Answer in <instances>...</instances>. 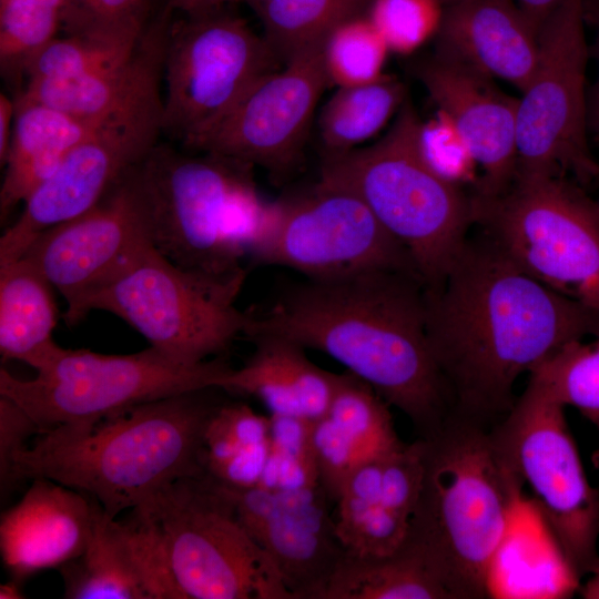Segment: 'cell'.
<instances>
[{
    "label": "cell",
    "instance_id": "6da1fadb",
    "mask_svg": "<svg viewBox=\"0 0 599 599\" xmlns=\"http://www.w3.org/2000/svg\"><path fill=\"white\" fill-rule=\"evenodd\" d=\"M425 315L451 413L489 428L514 406L524 373L571 342L599 336V311L536 281L481 233L425 288Z\"/></svg>",
    "mask_w": 599,
    "mask_h": 599
},
{
    "label": "cell",
    "instance_id": "7a4b0ae2",
    "mask_svg": "<svg viewBox=\"0 0 599 599\" xmlns=\"http://www.w3.org/2000/svg\"><path fill=\"white\" fill-rule=\"evenodd\" d=\"M257 335L331 356L400 410L416 438L437 430L451 413L427 337L425 285L416 274L383 270L306 278L265 311H253L245 336Z\"/></svg>",
    "mask_w": 599,
    "mask_h": 599
},
{
    "label": "cell",
    "instance_id": "3957f363",
    "mask_svg": "<svg viewBox=\"0 0 599 599\" xmlns=\"http://www.w3.org/2000/svg\"><path fill=\"white\" fill-rule=\"evenodd\" d=\"M224 392L195 389L51 428L16 456L17 484L52 479L118 517L172 481L207 475L204 437Z\"/></svg>",
    "mask_w": 599,
    "mask_h": 599
},
{
    "label": "cell",
    "instance_id": "277c9868",
    "mask_svg": "<svg viewBox=\"0 0 599 599\" xmlns=\"http://www.w3.org/2000/svg\"><path fill=\"white\" fill-rule=\"evenodd\" d=\"M420 445L423 483L404 541L420 550L459 599H486L519 491L490 428L454 413Z\"/></svg>",
    "mask_w": 599,
    "mask_h": 599
},
{
    "label": "cell",
    "instance_id": "5b68a950",
    "mask_svg": "<svg viewBox=\"0 0 599 599\" xmlns=\"http://www.w3.org/2000/svg\"><path fill=\"white\" fill-rule=\"evenodd\" d=\"M156 144L132 169L152 245L174 264L226 276L242 261L263 220L253 166L221 155Z\"/></svg>",
    "mask_w": 599,
    "mask_h": 599
},
{
    "label": "cell",
    "instance_id": "8992f818",
    "mask_svg": "<svg viewBox=\"0 0 599 599\" xmlns=\"http://www.w3.org/2000/svg\"><path fill=\"white\" fill-rule=\"evenodd\" d=\"M405 100L389 130L367 146L323 156L319 181L355 194L409 253L425 288L437 286L474 226L471 194L440 176Z\"/></svg>",
    "mask_w": 599,
    "mask_h": 599
},
{
    "label": "cell",
    "instance_id": "52a82bcc",
    "mask_svg": "<svg viewBox=\"0 0 599 599\" xmlns=\"http://www.w3.org/2000/svg\"><path fill=\"white\" fill-rule=\"evenodd\" d=\"M566 407L530 380L490 428L497 455L550 535L569 581L578 588L599 560V489L591 485Z\"/></svg>",
    "mask_w": 599,
    "mask_h": 599
},
{
    "label": "cell",
    "instance_id": "ba28073f",
    "mask_svg": "<svg viewBox=\"0 0 599 599\" xmlns=\"http://www.w3.org/2000/svg\"><path fill=\"white\" fill-rule=\"evenodd\" d=\"M473 221L522 272L599 311V200L571 179L516 175L493 196L471 195Z\"/></svg>",
    "mask_w": 599,
    "mask_h": 599
},
{
    "label": "cell",
    "instance_id": "9c48e42d",
    "mask_svg": "<svg viewBox=\"0 0 599 599\" xmlns=\"http://www.w3.org/2000/svg\"><path fill=\"white\" fill-rule=\"evenodd\" d=\"M246 270L215 276L181 267L153 245L88 303L131 325L150 346L187 366L223 357L253 321L236 306Z\"/></svg>",
    "mask_w": 599,
    "mask_h": 599
},
{
    "label": "cell",
    "instance_id": "30bf717a",
    "mask_svg": "<svg viewBox=\"0 0 599 599\" xmlns=\"http://www.w3.org/2000/svg\"><path fill=\"white\" fill-rule=\"evenodd\" d=\"M140 506L161 529L184 599H293L226 487L211 476L172 481Z\"/></svg>",
    "mask_w": 599,
    "mask_h": 599
},
{
    "label": "cell",
    "instance_id": "8fae6325",
    "mask_svg": "<svg viewBox=\"0 0 599 599\" xmlns=\"http://www.w3.org/2000/svg\"><path fill=\"white\" fill-rule=\"evenodd\" d=\"M231 369L224 357L187 366L151 346L125 355L59 346L32 379H20L1 366L0 395L23 408L44 433L60 425L94 422L139 404L219 387Z\"/></svg>",
    "mask_w": 599,
    "mask_h": 599
},
{
    "label": "cell",
    "instance_id": "7c38bea8",
    "mask_svg": "<svg viewBox=\"0 0 599 599\" xmlns=\"http://www.w3.org/2000/svg\"><path fill=\"white\" fill-rule=\"evenodd\" d=\"M585 21V0H564L539 30L537 64L518 99L516 175L599 183L588 141Z\"/></svg>",
    "mask_w": 599,
    "mask_h": 599
},
{
    "label": "cell",
    "instance_id": "4fadbf2b",
    "mask_svg": "<svg viewBox=\"0 0 599 599\" xmlns=\"http://www.w3.org/2000/svg\"><path fill=\"white\" fill-rule=\"evenodd\" d=\"M248 257L255 264L292 268L307 280L383 270L418 276L407 250L364 202L321 181L267 204Z\"/></svg>",
    "mask_w": 599,
    "mask_h": 599
},
{
    "label": "cell",
    "instance_id": "5bb4252c",
    "mask_svg": "<svg viewBox=\"0 0 599 599\" xmlns=\"http://www.w3.org/2000/svg\"><path fill=\"white\" fill-rule=\"evenodd\" d=\"M281 65L263 35L225 7L171 20L163 65L162 132L187 146Z\"/></svg>",
    "mask_w": 599,
    "mask_h": 599
},
{
    "label": "cell",
    "instance_id": "9a60e30c",
    "mask_svg": "<svg viewBox=\"0 0 599 599\" xmlns=\"http://www.w3.org/2000/svg\"><path fill=\"white\" fill-rule=\"evenodd\" d=\"M151 245L131 169L93 209L38 234L19 258L64 298L63 318L73 326L88 315L89 301Z\"/></svg>",
    "mask_w": 599,
    "mask_h": 599
},
{
    "label": "cell",
    "instance_id": "2e32d148",
    "mask_svg": "<svg viewBox=\"0 0 599 599\" xmlns=\"http://www.w3.org/2000/svg\"><path fill=\"white\" fill-rule=\"evenodd\" d=\"M162 101L104 122L77 144L23 202L0 238V264L18 260L41 232L93 209L158 144Z\"/></svg>",
    "mask_w": 599,
    "mask_h": 599
},
{
    "label": "cell",
    "instance_id": "e0dca14e",
    "mask_svg": "<svg viewBox=\"0 0 599 599\" xmlns=\"http://www.w3.org/2000/svg\"><path fill=\"white\" fill-rule=\"evenodd\" d=\"M322 49L260 79L213 128L183 148L265 169L283 179L298 165L328 80Z\"/></svg>",
    "mask_w": 599,
    "mask_h": 599
},
{
    "label": "cell",
    "instance_id": "ac0fdd59",
    "mask_svg": "<svg viewBox=\"0 0 599 599\" xmlns=\"http://www.w3.org/2000/svg\"><path fill=\"white\" fill-rule=\"evenodd\" d=\"M240 521L275 562L293 599H322L345 552L335 529L334 504L322 486L272 491L233 488Z\"/></svg>",
    "mask_w": 599,
    "mask_h": 599
},
{
    "label": "cell",
    "instance_id": "d6986e66",
    "mask_svg": "<svg viewBox=\"0 0 599 599\" xmlns=\"http://www.w3.org/2000/svg\"><path fill=\"white\" fill-rule=\"evenodd\" d=\"M58 570L68 599H184L161 529L143 506L122 519L100 507L85 549Z\"/></svg>",
    "mask_w": 599,
    "mask_h": 599
},
{
    "label": "cell",
    "instance_id": "ffe728a7",
    "mask_svg": "<svg viewBox=\"0 0 599 599\" xmlns=\"http://www.w3.org/2000/svg\"><path fill=\"white\" fill-rule=\"evenodd\" d=\"M416 75L476 161L480 173L470 194L504 192L517 169L518 98L504 93L493 79L436 53L416 65Z\"/></svg>",
    "mask_w": 599,
    "mask_h": 599
},
{
    "label": "cell",
    "instance_id": "44dd1931",
    "mask_svg": "<svg viewBox=\"0 0 599 599\" xmlns=\"http://www.w3.org/2000/svg\"><path fill=\"white\" fill-rule=\"evenodd\" d=\"M101 505L48 478H33L22 498L2 512L0 552L12 579L22 582L60 568L87 547Z\"/></svg>",
    "mask_w": 599,
    "mask_h": 599
},
{
    "label": "cell",
    "instance_id": "7402d4cb",
    "mask_svg": "<svg viewBox=\"0 0 599 599\" xmlns=\"http://www.w3.org/2000/svg\"><path fill=\"white\" fill-rule=\"evenodd\" d=\"M436 54L520 92L538 60V31L515 0H459L445 6Z\"/></svg>",
    "mask_w": 599,
    "mask_h": 599
},
{
    "label": "cell",
    "instance_id": "603a6c76",
    "mask_svg": "<svg viewBox=\"0 0 599 599\" xmlns=\"http://www.w3.org/2000/svg\"><path fill=\"white\" fill-rule=\"evenodd\" d=\"M172 13L165 7L125 59L77 79L30 80L19 94L97 121H106L162 101L160 83Z\"/></svg>",
    "mask_w": 599,
    "mask_h": 599
},
{
    "label": "cell",
    "instance_id": "cb8c5ba5",
    "mask_svg": "<svg viewBox=\"0 0 599 599\" xmlns=\"http://www.w3.org/2000/svg\"><path fill=\"white\" fill-rule=\"evenodd\" d=\"M255 349L240 368H232L219 387L261 400L271 415L315 422L324 417L334 396L338 374L315 365L305 348L276 335L250 338Z\"/></svg>",
    "mask_w": 599,
    "mask_h": 599
},
{
    "label": "cell",
    "instance_id": "d4e9b609",
    "mask_svg": "<svg viewBox=\"0 0 599 599\" xmlns=\"http://www.w3.org/2000/svg\"><path fill=\"white\" fill-rule=\"evenodd\" d=\"M0 189V220L47 180L65 155L104 122L83 119L18 94Z\"/></svg>",
    "mask_w": 599,
    "mask_h": 599
},
{
    "label": "cell",
    "instance_id": "484cf974",
    "mask_svg": "<svg viewBox=\"0 0 599 599\" xmlns=\"http://www.w3.org/2000/svg\"><path fill=\"white\" fill-rule=\"evenodd\" d=\"M55 290L23 258L0 264V355L39 370L59 345Z\"/></svg>",
    "mask_w": 599,
    "mask_h": 599
},
{
    "label": "cell",
    "instance_id": "4316f807",
    "mask_svg": "<svg viewBox=\"0 0 599 599\" xmlns=\"http://www.w3.org/2000/svg\"><path fill=\"white\" fill-rule=\"evenodd\" d=\"M322 599H458L443 573L417 548L403 541L390 555L345 550Z\"/></svg>",
    "mask_w": 599,
    "mask_h": 599
},
{
    "label": "cell",
    "instance_id": "83f0119b",
    "mask_svg": "<svg viewBox=\"0 0 599 599\" xmlns=\"http://www.w3.org/2000/svg\"><path fill=\"white\" fill-rule=\"evenodd\" d=\"M405 100L404 84L385 73L366 84L336 88L317 118L323 156L359 148L384 128Z\"/></svg>",
    "mask_w": 599,
    "mask_h": 599
},
{
    "label": "cell",
    "instance_id": "f1b7e54d",
    "mask_svg": "<svg viewBox=\"0 0 599 599\" xmlns=\"http://www.w3.org/2000/svg\"><path fill=\"white\" fill-rule=\"evenodd\" d=\"M369 0H248L263 38L282 64L322 49L342 22L366 12Z\"/></svg>",
    "mask_w": 599,
    "mask_h": 599
},
{
    "label": "cell",
    "instance_id": "f546056e",
    "mask_svg": "<svg viewBox=\"0 0 599 599\" xmlns=\"http://www.w3.org/2000/svg\"><path fill=\"white\" fill-rule=\"evenodd\" d=\"M325 417L362 464L394 453L406 444L395 429L389 405L366 382L349 372L338 374Z\"/></svg>",
    "mask_w": 599,
    "mask_h": 599
},
{
    "label": "cell",
    "instance_id": "4dcf8cb0",
    "mask_svg": "<svg viewBox=\"0 0 599 599\" xmlns=\"http://www.w3.org/2000/svg\"><path fill=\"white\" fill-rule=\"evenodd\" d=\"M69 0H3L0 2V68L18 80L31 59L57 38Z\"/></svg>",
    "mask_w": 599,
    "mask_h": 599
},
{
    "label": "cell",
    "instance_id": "1f68e13d",
    "mask_svg": "<svg viewBox=\"0 0 599 599\" xmlns=\"http://www.w3.org/2000/svg\"><path fill=\"white\" fill-rule=\"evenodd\" d=\"M529 375L555 400L577 409L599 430V336L591 343L565 345Z\"/></svg>",
    "mask_w": 599,
    "mask_h": 599
},
{
    "label": "cell",
    "instance_id": "d6a6232c",
    "mask_svg": "<svg viewBox=\"0 0 599 599\" xmlns=\"http://www.w3.org/2000/svg\"><path fill=\"white\" fill-rule=\"evenodd\" d=\"M321 52L328 84L341 88L379 79L389 50L365 12L338 24Z\"/></svg>",
    "mask_w": 599,
    "mask_h": 599
},
{
    "label": "cell",
    "instance_id": "836d02e7",
    "mask_svg": "<svg viewBox=\"0 0 599 599\" xmlns=\"http://www.w3.org/2000/svg\"><path fill=\"white\" fill-rule=\"evenodd\" d=\"M152 0H69L62 29L111 44H135L149 23Z\"/></svg>",
    "mask_w": 599,
    "mask_h": 599
},
{
    "label": "cell",
    "instance_id": "e575fe53",
    "mask_svg": "<svg viewBox=\"0 0 599 599\" xmlns=\"http://www.w3.org/2000/svg\"><path fill=\"white\" fill-rule=\"evenodd\" d=\"M138 43L111 44L70 34L57 37L31 59L24 77L28 81L77 79L125 59Z\"/></svg>",
    "mask_w": 599,
    "mask_h": 599
},
{
    "label": "cell",
    "instance_id": "d590c367",
    "mask_svg": "<svg viewBox=\"0 0 599 599\" xmlns=\"http://www.w3.org/2000/svg\"><path fill=\"white\" fill-rule=\"evenodd\" d=\"M271 417L242 402L225 400L211 418L204 437L207 474L227 460L270 445Z\"/></svg>",
    "mask_w": 599,
    "mask_h": 599
},
{
    "label": "cell",
    "instance_id": "8d00e7d4",
    "mask_svg": "<svg viewBox=\"0 0 599 599\" xmlns=\"http://www.w3.org/2000/svg\"><path fill=\"white\" fill-rule=\"evenodd\" d=\"M443 10L440 0H369L366 14L389 52L409 54L436 35Z\"/></svg>",
    "mask_w": 599,
    "mask_h": 599
},
{
    "label": "cell",
    "instance_id": "74e56055",
    "mask_svg": "<svg viewBox=\"0 0 599 599\" xmlns=\"http://www.w3.org/2000/svg\"><path fill=\"white\" fill-rule=\"evenodd\" d=\"M420 148L428 164L445 180L464 187L478 181L476 161L450 119L438 111L436 118L423 122Z\"/></svg>",
    "mask_w": 599,
    "mask_h": 599
},
{
    "label": "cell",
    "instance_id": "f35d334b",
    "mask_svg": "<svg viewBox=\"0 0 599 599\" xmlns=\"http://www.w3.org/2000/svg\"><path fill=\"white\" fill-rule=\"evenodd\" d=\"M35 422L10 398L0 395V488L7 499L18 488L14 458L27 447L32 435H39Z\"/></svg>",
    "mask_w": 599,
    "mask_h": 599
},
{
    "label": "cell",
    "instance_id": "ab89813d",
    "mask_svg": "<svg viewBox=\"0 0 599 599\" xmlns=\"http://www.w3.org/2000/svg\"><path fill=\"white\" fill-rule=\"evenodd\" d=\"M585 14L595 23L593 53L598 62L597 80L588 95V124L599 142V0H585Z\"/></svg>",
    "mask_w": 599,
    "mask_h": 599
},
{
    "label": "cell",
    "instance_id": "60d3db41",
    "mask_svg": "<svg viewBox=\"0 0 599 599\" xmlns=\"http://www.w3.org/2000/svg\"><path fill=\"white\" fill-rule=\"evenodd\" d=\"M16 115V99L0 94V163L4 165L12 139Z\"/></svg>",
    "mask_w": 599,
    "mask_h": 599
},
{
    "label": "cell",
    "instance_id": "b9f144b4",
    "mask_svg": "<svg viewBox=\"0 0 599 599\" xmlns=\"http://www.w3.org/2000/svg\"><path fill=\"white\" fill-rule=\"evenodd\" d=\"M522 13L538 31L548 17L562 3L564 0H515Z\"/></svg>",
    "mask_w": 599,
    "mask_h": 599
},
{
    "label": "cell",
    "instance_id": "7bdbcfd3",
    "mask_svg": "<svg viewBox=\"0 0 599 599\" xmlns=\"http://www.w3.org/2000/svg\"><path fill=\"white\" fill-rule=\"evenodd\" d=\"M166 7L173 12L180 11L184 16H193L224 8L225 6L221 0H167Z\"/></svg>",
    "mask_w": 599,
    "mask_h": 599
},
{
    "label": "cell",
    "instance_id": "ee69618b",
    "mask_svg": "<svg viewBox=\"0 0 599 599\" xmlns=\"http://www.w3.org/2000/svg\"><path fill=\"white\" fill-rule=\"evenodd\" d=\"M577 590L583 599H599V560L589 575L579 583Z\"/></svg>",
    "mask_w": 599,
    "mask_h": 599
},
{
    "label": "cell",
    "instance_id": "f6af8a7d",
    "mask_svg": "<svg viewBox=\"0 0 599 599\" xmlns=\"http://www.w3.org/2000/svg\"><path fill=\"white\" fill-rule=\"evenodd\" d=\"M21 582L11 579L7 583L1 585L0 587V598L1 599H17L23 598L22 591L20 590Z\"/></svg>",
    "mask_w": 599,
    "mask_h": 599
},
{
    "label": "cell",
    "instance_id": "bcb514c9",
    "mask_svg": "<svg viewBox=\"0 0 599 599\" xmlns=\"http://www.w3.org/2000/svg\"><path fill=\"white\" fill-rule=\"evenodd\" d=\"M591 461L593 464L595 469L599 474V448L593 451V454L591 456ZM598 489H599V486H598Z\"/></svg>",
    "mask_w": 599,
    "mask_h": 599
},
{
    "label": "cell",
    "instance_id": "7dc6e473",
    "mask_svg": "<svg viewBox=\"0 0 599 599\" xmlns=\"http://www.w3.org/2000/svg\"><path fill=\"white\" fill-rule=\"evenodd\" d=\"M248 0H221V2L223 3V6H226V4H230V3H240V2H245L247 3Z\"/></svg>",
    "mask_w": 599,
    "mask_h": 599
},
{
    "label": "cell",
    "instance_id": "c3c4849f",
    "mask_svg": "<svg viewBox=\"0 0 599 599\" xmlns=\"http://www.w3.org/2000/svg\"><path fill=\"white\" fill-rule=\"evenodd\" d=\"M443 4L447 6V4H450V3H454L456 1H459V0H440Z\"/></svg>",
    "mask_w": 599,
    "mask_h": 599
},
{
    "label": "cell",
    "instance_id": "681fc988",
    "mask_svg": "<svg viewBox=\"0 0 599 599\" xmlns=\"http://www.w3.org/2000/svg\"><path fill=\"white\" fill-rule=\"evenodd\" d=\"M3 1V0H0V2Z\"/></svg>",
    "mask_w": 599,
    "mask_h": 599
},
{
    "label": "cell",
    "instance_id": "f907efd6",
    "mask_svg": "<svg viewBox=\"0 0 599 599\" xmlns=\"http://www.w3.org/2000/svg\"><path fill=\"white\" fill-rule=\"evenodd\" d=\"M599 200V199H598Z\"/></svg>",
    "mask_w": 599,
    "mask_h": 599
}]
</instances>
